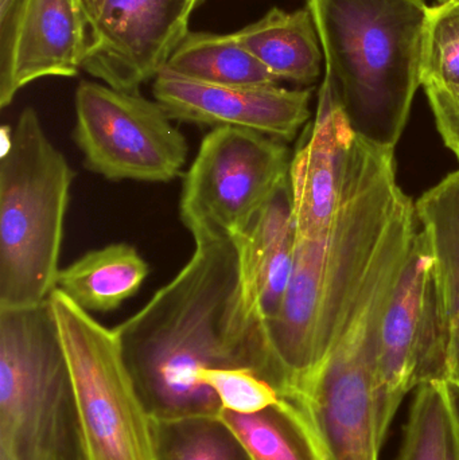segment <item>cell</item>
<instances>
[{
    "label": "cell",
    "instance_id": "24",
    "mask_svg": "<svg viewBox=\"0 0 459 460\" xmlns=\"http://www.w3.org/2000/svg\"><path fill=\"white\" fill-rule=\"evenodd\" d=\"M199 381L216 394L221 411L229 412H260L282 399L269 381L248 367L204 370Z\"/></svg>",
    "mask_w": 459,
    "mask_h": 460
},
{
    "label": "cell",
    "instance_id": "25",
    "mask_svg": "<svg viewBox=\"0 0 459 460\" xmlns=\"http://www.w3.org/2000/svg\"><path fill=\"white\" fill-rule=\"evenodd\" d=\"M445 146L459 161V85L425 89Z\"/></svg>",
    "mask_w": 459,
    "mask_h": 460
},
{
    "label": "cell",
    "instance_id": "2",
    "mask_svg": "<svg viewBox=\"0 0 459 460\" xmlns=\"http://www.w3.org/2000/svg\"><path fill=\"white\" fill-rule=\"evenodd\" d=\"M414 202L396 178L395 150L355 137L331 232L296 240L287 291L266 323L286 394L331 353L379 267L396 223Z\"/></svg>",
    "mask_w": 459,
    "mask_h": 460
},
{
    "label": "cell",
    "instance_id": "16",
    "mask_svg": "<svg viewBox=\"0 0 459 460\" xmlns=\"http://www.w3.org/2000/svg\"><path fill=\"white\" fill-rule=\"evenodd\" d=\"M415 212L433 254L434 276L446 324L447 384L459 396V169L422 194Z\"/></svg>",
    "mask_w": 459,
    "mask_h": 460
},
{
    "label": "cell",
    "instance_id": "22",
    "mask_svg": "<svg viewBox=\"0 0 459 460\" xmlns=\"http://www.w3.org/2000/svg\"><path fill=\"white\" fill-rule=\"evenodd\" d=\"M155 460H253L218 416L154 420Z\"/></svg>",
    "mask_w": 459,
    "mask_h": 460
},
{
    "label": "cell",
    "instance_id": "8",
    "mask_svg": "<svg viewBox=\"0 0 459 460\" xmlns=\"http://www.w3.org/2000/svg\"><path fill=\"white\" fill-rule=\"evenodd\" d=\"M285 142L220 127L205 135L183 178L180 216L197 241L234 240L287 182Z\"/></svg>",
    "mask_w": 459,
    "mask_h": 460
},
{
    "label": "cell",
    "instance_id": "1",
    "mask_svg": "<svg viewBox=\"0 0 459 460\" xmlns=\"http://www.w3.org/2000/svg\"><path fill=\"white\" fill-rule=\"evenodd\" d=\"M185 267L134 315L113 327L137 394L154 420L218 416L207 369L248 367L280 394L286 381L266 322L245 297L232 240L197 241Z\"/></svg>",
    "mask_w": 459,
    "mask_h": 460
},
{
    "label": "cell",
    "instance_id": "26",
    "mask_svg": "<svg viewBox=\"0 0 459 460\" xmlns=\"http://www.w3.org/2000/svg\"><path fill=\"white\" fill-rule=\"evenodd\" d=\"M86 5V11H93L102 4V0H84Z\"/></svg>",
    "mask_w": 459,
    "mask_h": 460
},
{
    "label": "cell",
    "instance_id": "5",
    "mask_svg": "<svg viewBox=\"0 0 459 460\" xmlns=\"http://www.w3.org/2000/svg\"><path fill=\"white\" fill-rule=\"evenodd\" d=\"M0 456L85 460L72 375L49 302L0 308Z\"/></svg>",
    "mask_w": 459,
    "mask_h": 460
},
{
    "label": "cell",
    "instance_id": "10",
    "mask_svg": "<svg viewBox=\"0 0 459 460\" xmlns=\"http://www.w3.org/2000/svg\"><path fill=\"white\" fill-rule=\"evenodd\" d=\"M446 324L433 254L418 230L380 326L375 362V405L380 445L410 392L428 381L447 383Z\"/></svg>",
    "mask_w": 459,
    "mask_h": 460
},
{
    "label": "cell",
    "instance_id": "12",
    "mask_svg": "<svg viewBox=\"0 0 459 460\" xmlns=\"http://www.w3.org/2000/svg\"><path fill=\"white\" fill-rule=\"evenodd\" d=\"M86 43L84 0H0V108L34 81L77 75Z\"/></svg>",
    "mask_w": 459,
    "mask_h": 460
},
{
    "label": "cell",
    "instance_id": "6",
    "mask_svg": "<svg viewBox=\"0 0 459 460\" xmlns=\"http://www.w3.org/2000/svg\"><path fill=\"white\" fill-rule=\"evenodd\" d=\"M409 252L393 245L355 316L322 364L286 394L301 413L321 460H379L375 362L380 326Z\"/></svg>",
    "mask_w": 459,
    "mask_h": 460
},
{
    "label": "cell",
    "instance_id": "15",
    "mask_svg": "<svg viewBox=\"0 0 459 460\" xmlns=\"http://www.w3.org/2000/svg\"><path fill=\"white\" fill-rule=\"evenodd\" d=\"M296 240L287 180L253 223L232 240L239 256L245 297L266 323L278 313L287 291Z\"/></svg>",
    "mask_w": 459,
    "mask_h": 460
},
{
    "label": "cell",
    "instance_id": "14",
    "mask_svg": "<svg viewBox=\"0 0 459 460\" xmlns=\"http://www.w3.org/2000/svg\"><path fill=\"white\" fill-rule=\"evenodd\" d=\"M355 137L328 88L321 85L314 121L288 170L298 240L322 237L334 226Z\"/></svg>",
    "mask_w": 459,
    "mask_h": 460
},
{
    "label": "cell",
    "instance_id": "3",
    "mask_svg": "<svg viewBox=\"0 0 459 460\" xmlns=\"http://www.w3.org/2000/svg\"><path fill=\"white\" fill-rule=\"evenodd\" d=\"M322 85L356 137L395 150L420 83L428 0H307Z\"/></svg>",
    "mask_w": 459,
    "mask_h": 460
},
{
    "label": "cell",
    "instance_id": "7",
    "mask_svg": "<svg viewBox=\"0 0 459 460\" xmlns=\"http://www.w3.org/2000/svg\"><path fill=\"white\" fill-rule=\"evenodd\" d=\"M77 400L85 460H155L154 419L108 329L58 289L50 299Z\"/></svg>",
    "mask_w": 459,
    "mask_h": 460
},
{
    "label": "cell",
    "instance_id": "23",
    "mask_svg": "<svg viewBox=\"0 0 459 460\" xmlns=\"http://www.w3.org/2000/svg\"><path fill=\"white\" fill-rule=\"evenodd\" d=\"M420 83L425 89L459 85V0H438L430 5Z\"/></svg>",
    "mask_w": 459,
    "mask_h": 460
},
{
    "label": "cell",
    "instance_id": "11",
    "mask_svg": "<svg viewBox=\"0 0 459 460\" xmlns=\"http://www.w3.org/2000/svg\"><path fill=\"white\" fill-rule=\"evenodd\" d=\"M204 0H102L88 15L83 70L100 83L139 92L166 66Z\"/></svg>",
    "mask_w": 459,
    "mask_h": 460
},
{
    "label": "cell",
    "instance_id": "4",
    "mask_svg": "<svg viewBox=\"0 0 459 460\" xmlns=\"http://www.w3.org/2000/svg\"><path fill=\"white\" fill-rule=\"evenodd\" d=\"M0 159V308L45 305L57 288L75 172L34 108L5 135Z\"/></svg>",
    "mask_w": 459,
    "mask_h": 460
},
{
    "label": "cell",
    "instance_id": "13",
    "mask_svg": "<svg viewBox=\"0 0 459 460\" xmlns=\"http://www.w3.org/2000/svg\"><path fill=\"white\" fill-rule=\"evenodd\" d=\"M154 100L172 120L197 126L251 129L282 142L296 139L310 119V89L279 85H218L162 69Z\"/></svg>",
    "mask_w": 459,
    "mask_h": 460
},
{
    "label": "cell",
    "instance_id": "18",
    "mask_svg": "<svg viewBox=\"0 0 459 460\" xmlns=\"http://www.w3.org/2000/svg\"><path fill=\"white\" fill-rule=\"evenodd\" d=\"M148 273V262L134 245L113 243L59 270L56 289L88 313H110L142 288Z\"/></svg>",
    "mask_w": 459,
    "mask_h": 460
},
{
    "label": "cell",
    "instance_id": "21",
    "mask_svg": "<svg viewBox=\"0 0 459 460\" xmlns=\"http://www.w3.org/2000/svg\"><path fill=\"white\" fill-rule=\"evenodd\" d=\"M220 418L253 460H321L301 413L287 397L260 412L221 411Z\"/></svg>",
    "mask_w": 459,
    "mask_h": 460
},
{
    "label": "cell",
    "instance_id": "17",
    "mask_svg": "<svg viewBox=\"0 0 459 460\" xmlns=\"http://www.w3.org/2000/svg\"><path fill=\"white\" fill-rule=\"evenodd\" d=\"M236 40L279 81L312 85L321 75L323 53L309 8H272L234 32Z\"/></svg>",
    "mask_w": 459,
    "mask_h": 460
},
{
    "label": "cell",
    "instance_id": "19",
    "mask_svg": "<svg viewBox=\"0 0 459 460\" xmlns=\"http://www.w3.org/2000/svg\"><path fill=\"white\" fill-rule=\"evenodd\" d=\"M175 75L218 85H278L280 83L231 34L189 31L166 66Z\"/></svg>",
    "mask_w": 459,
    "mask_h": 460
},
{
    "label": "cell",
    "instance_id": "9",
    "mask_svg": "<svg viewBox=\"0 0 459 460\" xmlns=\"http://www.w3.org/2000/svg\"><path fill=\"white\" fill-rule=\"evenodd\" d=\"M75 104L73 137L88 172L146 183L170 182L182 172L188 140L155 100L83 81Z\"/></svg>",
    "mask_w": 459,
    "mask_h": 460
},
{
    "label": "cell",
    "instance_id": "20",
    "mask_svg": "<svg viewBox=\"0 0 459 460\" xmlns=\"http://www.w3.org/2000/svg\"><path fill=\"white\" fill-rule=\"evenodd\" d=\"M393 460H459V396L452 385L436 380L415 389Z\"/></svg>",
    "mask_w": 459,
    "mask_h": 460
}]
</instances>
